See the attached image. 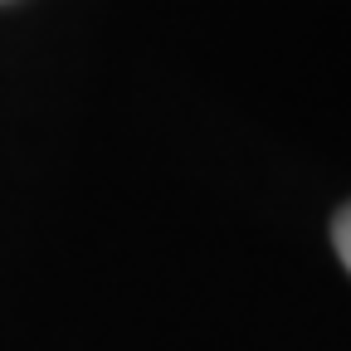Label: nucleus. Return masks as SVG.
<instances>
[{
	"label": "nucleus",
	"mask_w": 351,
	"mask_h": 351,
	"mask_svg": "<svg viewBox=\"0 0 351 351\" xmlns=\"http://www.w3.org/2000/svg\"><path fill=\"white\" fill-rule=\"evenodd\" d=\"M332 239H337V254H341V263L351 269V205L337 215V225H332Z\"/></svg>",
	"instance_id": "1"
}]
</instances>
